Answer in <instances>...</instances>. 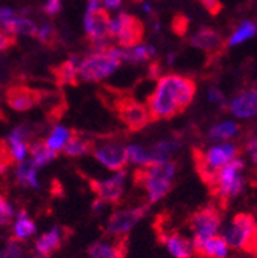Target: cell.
Segmentation results:
<instances>
[{
  "instance_id": "44",
  "label": "cell",
  "mask_w": 257,
  "mask_h": 258,
  "mask_svg": "<svg viewBox=\"0 0 257 258\" xmlns=\"http://www.w3.org/2000/svg\"><path fill=\"white\" fill-rule=\"evenodd\" d=\"M143 11H146V13L149 14V13L152 11V7H151L149 4H143Z\"/></svg>"
},
{
  "instance_id": "21",
  "label": "cell",
  "mask_w": 257,
  "mask_h": 258,
  "mask_svg": "<svg viewBox=\"0 0 257 258\" xmlns=\"http://www.w3.org/2000/svg\"><path fill=\"white\" fill-rule=\"evenodd\" d=\"M167 247L174 258H191L194 255L192 240L177 232L167 238Z\"/></svg>"
},
{
  "instance_id": "23",
  "label": "cell",
  "mask_w": 257,
  "mask_h": 258,
  "mask_svg": "<svg viewBox=\"0 0 257 258\" xmlns=\"http://www.w3.org/2000/svg\"><path fill=\"white\" fill-rule=\"evenodd\" d=\"M79 63L80 57L79 55H71L60 64V68L56 71L57 80L62 85H76L79 82L77 79V71H79Z\"/></svg>"
},
{
  "instance_id": "40",
  "label": "cell",
  "mask_w": 257,
  "mask_h": 258,
  "mask_svg": "<svg viewBox=\"0 0 257 258\" xmlns=\"http://www.w3.org/2000/svg\"><path fill=\"white\" fill-rule=\"evenodd\" d=\"M16 43V39L10 34H5V32L0 31V52L11 48Z\"/></svg>"
},
{
  "instance_id": "20",
  "label": "cell",
  "mask_w": 257,
  "mask_h": 258,
  "mask_svg": "<svg viewBox=\"0 0 257 258\" xmlns=\"http://www.w3.org/2000/svg\"><path fill=\"white\" fill-rule=\"evenodd\" d=\"M182 146L180 142L177 140H162V142H157L149 151V165L152 163H164V161H168Z\"/></svg>"
},
{
  "instance_id": "34",
  "label": "cell",
  "mask_w": 257,
  "mask_h": 258,
  "mask_svg": "<svg viewBox=\"0 0 257 258\" xmlns=\"http://www.w3.org/2000/svg\"><path fill=\"white\" fill-rule=\"evenodd\" d=\"M14 217V208L8 203V200L0 196V226L10 223Z\"/></svg>"
},
{
  "instance_id": "16",
  "label": "cell",
  "mask_w": 257,
  "mask_h": 258,
  "mask_svg": "<svg viewBox=\"0 0 257 258\" xmlns=\"http://www.w3.org/2000/svg\"><path fill=\"white\" fill-rule=\"evenodd\" d=\"M230 111L239 118H252L257 112V92L255 89L243 91L234 97L230 103Z\"/></svg>"
},
{
  "instance_id": "49",
  "label": "cell",
  "mask_w": 257,
  "mask_h": 258,
  "mask_svg": "<svg viewBox=\"0 0 257 258\" xmlns=\"http://www.w3.org/2000/svg\"><path fill=\"white\" fill-rule=\"evenodd\" d=\"M31 258H45V256H31Z\"/></svg>"
},
{
  "instance_id": "9",
  "label": "cell",
  "mask_w": 257,
  "mask_h": 258,
  "mask_svg": "<svg viewBox=\"0 0 257 258\" xmlns=\"http://www.w3.org/2000/svg\"><path fill=\"white\" fill-rule=\"evenodd\" d=\"M114 109L131 131H140L151 120L148 108L131 97H119L114 102Z\"/></svg>"
},
{
  "instance_id": "31",
  "label": "cell",
  "mask_w": 257,
  "mask_h": 258,
  "mask_svg": "<svg viewBox=\"0 0 257 258\" xmlns=\"http://www.w3.org/2000/svg\"><path fill=\"white\" fill-rule=\"evenodd\" d=\"M91 149V143L82 136H71L63 146V152L68 157H82Z\"/></svg>"
},
{
  "instance_id": "14",
  "label": "cell",
  "mask_w": 257,
  "mask_h": 258,
  "mask_svg": "<svg viewBox=\"0 0 257 258\" xmlns=\"http://www.w3.org/2000/svg\"><path fill=\"white\" fill-rule=\"evenodd\" d=\"M40 100V94L26 86H11L7 91V102L14 111L23 112L34 108Z\"/></svg>"
},
{
  "instance_id": "46",
  "label": "cell",
  "mask_w": 257,
  "mask_h": 258,
  "mask_svg": "<svg viewBox=\"0 0 257 258\" xmlns=\"http://www.w3.org/2000/svg\"><path fill=\"white\" fill-rule=\"evenodd\" d=\"M152 29H154V32H160V23H154V26H152Z\"/></svg>"
},
{
  "instance_id": "45",
  "label": "cell",
  "mask_w": 257,
  "mask_h": 258,
  "mask_svg": "<svg viewBox=\"0 0 257 258\" xmlns=\"http://www.w3.org/2000/svg\"><path fill=\"white\" fill-rule=\"evenodd\" d=\"M174 58H176V54H174V52H171V54L168 55V58H167V60H168L167 63H168V64H171V63L174 61Z\"/></svg>"
},
{
  "instance_id": "3",
  "label": "cell",
  "mask_w": 257,
  "mask_h": 258,
  "mask_svg": "<svg viewBox=\"0 0 257 258\" xmlns=\"http://www.w3.org/2000/svg\"><path fill=\"white\" fill-rule=\"evenodd\" d=\"M110 48L111 45L92 49L86 57L80 58L77 71V79L80 82H100L119 70L122 61L111 54Z\"/></svg>"
},
{
  "instance_id": "7",
  "label": "cell",
  "mask_w": 257,
  "mask_h": 258,
  "mask_svg": "<svg viewBox=\"0 0 257 258\" xmlns=\"http://www.w3.org/2000/svg\"><path fill=\"white\" fill-rule=\"evenodd\" d=\"M143 32L145 28L142 22L128 13H119L110 20L108 25V36L114 37L120 48H131L139 45L143 39Z\"/></svg>"
},
{
  "instance_id": "30",
  "label": "cell",
  "mask_w": 257,
  "mask_h": 258,
  "mask_svg": "<svg viewBox=\"0 0 257 258\" xmlns=\"http://www.w3.org/2000/svg\"><path fill=\"white\" fill-rule=\"evenodd\" d=\"M237 133H239V124L236 121H223L211 127L210 139L217 142H225L237 136Z\"/></svg>"
},
{
  "instance_id": "8",
  "label": "cell",
  "mask_w": 257,
  "mask_h": 258,
  "mask_svg": "<svg viewBox=\"0 0 257 258\" xmlns=\"http://www.w3.org/2000/svg\"><path fill=\"white\" fill-rule=\"evenodd\" d=\"M110 14L100 7L99 2H88L86 14L83 17V26L88 39L92 42V49H100L108 46V25Z\"/></svg>"
},
{
  "instance_id": "5",
  "label": "cell",
  "mask_w": 257,
  "mask_h": 258,
  "mask_svg": "<svg viewBox=\"0 0 257 258\" xmlns=\"http://www.w3.org/2000/svg\"><path fill=\"white\" fill-rule=\"evenodd\" d=\"M243 168H245L243 160L236 157L230 163H227L217 171V175L211 187H213V192L222 200V203L237 197L242 192L245 186V178L242 175Z\"/></svg>"
},
{
  "instance_id": "10",
  "label": "cell",
  "mask_w": 257,
  "mask_h": 258,
  "mask_svg": "<svg viewBox=\"0 0 257 258\" xmlns=\"http://www.w3.org/2000/svg\"><path fill=\"white\" fill-rule=\"evenodd\" d=\"M189 228L194 232L192 243H200L213 235H217L220 228V212L213 205L197 211L189 220Z\"/></svg>"
},
{
  "instance_id": "11",
  "label": "cell",
  "mask_w": 257,
  "mask_h": 258,
  "mask_svg": "<svg viewBox=\"0 0 257 258\" xmlns=\"http://www.w3.org/2000/svg\"><path fill=\"white\" fill-rule=\"evenodd\" d=\"M92 154L110 171H122L128 163L126 148L116 142L97 145L94 148Z\"/></svg>"
},
{
  "instance_id": "24",
  "label": "cell",
  "mask_w": 257,
  "mask_h": 258,
  "mask_svg": "<svg viewBox=\"0 0 257 258\" xmlns=\"http://www.w3.org/2000/svg\"><path fill=\"white\" fill-rule=\"evenodd\" d=\"M28 151L31 154V163H33L37 169L49 165L51 161L57 157V152L51 151L45 142H34L28 146Z\"/></svg>"
},
{
  "instance_id": "26",
  "label": "cell",
  "mask_w": 257,
  "mask_h": 258,
  "mask_svg": "<svg viewBox=\"0 0 257 258\" xmlns=\"http://www.w3.org/2000/svg\"><path fill=\"white\" fill-rule=\"evenodd\" d=\"M36 231H37L36 223L29 218L26 211H20L14 223V238L19 241H23L29 238L31 235H34Z\"/></svg>"
},
{
  "instance_id": "19",
  "label": "cell",
  "mask_w": 257,
  "mask_h": 258,
  "mask_svg": "<svg viewBox=\"0 0 257 258\" xmlns=\"http://www.w3.org/2000/svg\"><path fill=\"white\" fill-rule=\"evenodd\" d=\"M189 43L197 49L211 52V51L220 49L223 45V40L217 31H214L211 28H203L189 39Z\"/></svg>"
},
{
  "instance_id": "41",
  "label": "cell",
  "mask_w": 257,
  "mask_h": 258,
  "mask_svg": "<svg viewBox=\"0 0 257 258\" xmlns=\"http://www.w3.org/2000/svg\"><path fill=\"white\" fill-rule=\"evenodd\" d=\"M173 28L176 32H179V34H185V31L188 29V19L186 17H176V20L173 22Z\"/></svg>"
},
{
  "instance_id": "42",
  "label": "cell",
  "mask_w": 257,
  "mask_h": 258,
  "mask_svg": "<svg viewBox=\"0 0 257 258\" xmlns=\"http://www.w3.org/2000/svg\"><path fill=\"white\" fill-rule=\"evenodd\" d=\"M16 17V11L10 7H0V25H4L5 22L11 20Z\"/></svg>"
},
{
  "instance_id": "33",
  "label": "cell",
  "mask_w": 257,
  "mask_h": 258,
  "mask_svg": "<svg viewBox=\"0 0 257 258\" xmlns=\"http://www.w3.org/2000/svg\"><path fill=\"white\" fill-rule=\"evenodd\" d=\"M126 155H128V161H133L136 165L140 166H146L149 165V155L148 151L139 145H130L126 148Z\"/></svg>"
},
{
  "instance_id": "29",
  "label": "cell",
  "mask_w": 257,
  "mask_h": 258,
  "mask_svg": "<svg viewBox=\"0 0 257 258\" xmlns=\"http://www.w3.org/2000/svg\"><path fill=\"white\" fill-rule=\"evenodd\" d=\"M89 255L99 258H125L123 243L120 244H108V243H95L89 247Z\"/></svg>"
},
{
  "instance_id": "13",
  "label": "cell",
  "mask_w": 257,
  "mask_h": 258,
  "mask_svg": "<svg viewBox=\"0 0 257 258\" xmlns=\"http://www.w3.org/2000/svg\"><path fill=\"white\" fill-rule=\"evenodd\" d=\"M125 171H117L113 177L102 181H92V189L97 194V199L108 203H116L120 200L125 189Z\"/></svg>"
},
{
  "instance_id": "2",
  "label": "cell",
  "mask_w": 257,
  "mask_h": 258,
  "mask_svg": "<svg viewBox=\"0 0 257 258\" xmlns=\"http://www.w3.org/2000/svg\"><path fill=\"white\" fill-rule=\"evenodd\" d=\"M176 175V163L171 160L164 163L146 165L142 169L136 171L134 180L137 184L143 186L149 203H156L162 200L171 190L173 178Z\"/></svg>"
},
{
  "instance_id": "1",
  "label": "cell",
  "mask_w": 257,
  "mask_h": 258,
  "mask_svg": "<svg viewBox=\"0 0 257 258\" xmlns=\"http://www.w3.org/2000/svg\"><path fill=\"white\" fill-rule=\"evenodd\" d=\"M197 91L196 82L179 74L160 76L154 91L148 97L151 120H167L186 109Z\"/></svg>"
},
{
  "instance_id": "4",
  "label": "cell",
  "mask_w": 257,
  "mask_h": 258,
  "mask_svg": "<svg viewBox=\"0 0 257 258\" xmlns=\"http://www.w3.org/2000/svg\"><path fill=\"white\" fill-rule=\"evenodd\" d=\"M239 154V148L234 143H220L210 148L207 152H196V166L205 183L210 186L214 183L217 171L234 160Z\"/></svg>"
},
{
  "instance_id": "32",
  "label": "cell",
  "mask_w": 257,
  "mask_h": 258,
  "mask_svg": "<svg viewBox=\"0 0 257 258\" xmlns=\"http://www.w3.org/2000/svg\"><path fill=\"white\" fill-rule=\"evenodd\" d=\"M70 137H71V133L68 131L67 127H63V126H56V127L53 129V131H51L49 137L45 140V145H46L51 151L57 152V151L63 149V146H65V143L68 142Z\"/></svg>"
},
{
  "instance_id": "48",
  "label": "cell",
  "mask_w": 257,
  "mask_h": 258,
  "mask_svg": "<svg viewBox=\"0 0 257 258\" xmlns=\"http://www.w3.org/2000/svg\"><path fill=\"white\" fill-rule=\"evenodd\" d=\"M89 258H99V256H94V255H89Z\"/></svg>"
},
{
  "instance_id": "17",
  "label": "cell",
  "mask_w": 257,
  "mask_h": 258,
  "mask_svg": "<svg viewBox=\"0 0 257 258\" xmlns=\"http://www.w3.org/2000/svg\"><path fill=\"white\" fill-rule=\"evenodd\" d=\"M192 249L200 258H227L228 255V244L220 235H213L200 243H192Z\"/></svg>"
},
{
  "instance_id": "18",
  "label": "cell",
  "mask_w": 257,
  "mask_h": 258,
  "mask_svg": "<svg viewBox=\"0 0 257 258\" xmlns=\"http://www.w3.org/2000/svg\"><path fill=\"white\" fill-rule=\"evenodd\" d=\"M39 26L34 20L28 17H13L11 20L0 25V31L10 36H28V37H36Z\"/></svg>"
},
{
  "instance_id": "47",
  "label": "cell",
  "mask_w": 257,
  "mask_h": 258,
  "mask_svg": "<svg viewBox=\"0 0 257 258\" xmlns=\"http://www.w3.org/2000/svg\"><path fill=\"white\" fill-rule=\"evenodd\" d=\"M89 2H99V4H100V2H102V0H89Z\"/></svg>"
},
{
  "instance_id": "6",
  "label": "cell",
  "mask_w": 257,
  "mask_h": 258,
  "mask_svg": "<svg viewBox=\"0 0 257 258\" xmlns=\"http://www.w3.org/2000/svg\"><path fill=\"white\" fill-rule=\"evenodd\" d=\"M255 232L257 226L254 217L249 214H237L227 228V231H225L223 238L230 247L254 253L257 241Z\"/></svg>"
},
{
  "instance_id": "28",
  "label": "cell",
  "mask_w": 257,
  "mask_h": 258,
  "mask_svg": "<svg viewBox=\"0 0 257 258\" xmlns=\"http://www.w3.org/2000/svg\"><path fill=\"white\" fill-rule=\"evenodd\" d=\"M257 32V26L252 20H243L240 25L231 32V36L228 39V46H237L249 39H252Z\"/></svg>"
},
{
  "instance_id": "35",
  "label": "cell",
  "mask_w": 257,
  "mask_h": 258,
  "mask_svg": "<svg viewBox=\"0 0 257 258\" xmlns=\"http://www.w3.org/2000/svg\"><path fill=\"white\" fill-rule=\"evenodd\" d=\"M36 37H37L42 43L49 45V43L54 40V37H56V29H54V26H53L51 23H43V25L37 29Z\"/></svg>"
},
{
  "instance_id": "27",
  "label": "cell",
  "mask_w": 257,
  "mask_h": 258,
  "mask_svg": "<svg viewBox=\"0 0 257 258\" xmlns=\"http://www.w3.org/2000/svg\"><path fill=\"white\" fill-rule=\"evenodd\" d=\"M16 178L22 186H31V187H39L37 180V168L31 163V160H23L19 163L16 169Z\"/></svg>"
},
{
  "instance_id": "39",
  "label": "cell",
  "mask_w": 257,
  "mask_h": 258,
  "mask_svg": "<svg viewBox=\"0 0 257 258\" xmlns=\"http://www.w3.org/2000/svg\"><path fill=\"white\" fill-rule=\"evenodd\" d=\"M200 4L213 14V16H216V14H219L220 13V10H222V4H220V0H200Z\"/></svg>"
},
{
  "instance_id": "22",
  "label": "cell",
  "mask_w": 257,
  "mask_h": 258,
  "mask_svg": "<svg viewBox=\"0 0 257 258\" xmlns=\"http://www.w3.org/2000/svg\"><path fill=\"white\" fill-rule=\"evenodd\" d=\"M62 244V229L53 228L51 231L45 232L36 241V250L42 256H49L54 250H57Z\"/></svg>"
},
{
  "instance_id": "25",
  "label": "cell",
  "mask_w": 257,
  "mask_h": 258,
  "mask_svg": "<svg viewBox=\"0 0 257 258\" xmlns=\"http://www.w3.org/2000/svg\"><path fill=\"white\" fill-rule=\"evenodd\" d=\"M156 55V48L151 45H134L131 48H123L122 52V61H130V63H142V61H148L149 58H152Z\"/></svg>"
},
{
  "instance_id": "37",
  "label": "cell",
  "mask_w": 257,
  "mask_h": 258,
  "mask_svg": "<svg viewBox=\"0 0 257 258\" xmlns=\"http://www.w3.org/2000/svg\"><path fill=\"white\" fill-rule=\"evenodd\" d=\"M208 100L211 103H217V105H225V97L223 92L216 88V86H210L208 88Z\"/></svg>"
},
{
  "instance_id": "12",
  "label": "cell",
  "mask_w": 257,
  "mask_h": 258,
  "mask_svg": "<svg viewBox=\"0 0 257 258\" xmlns=\"http://www.w3.org/2000/svg\"><path fill=\"white\" fill-rule=\"evenodd\" d=\"M145 214H146L145 206L114 212L108 221V234L116 235V237L126 235L145 217Z\"/></svg>"
},
{
  "instance_id": "43",
  "label": "cell",
  "mask_w": 257,
  "mask_h": 258,
  "mask_svg": "<svg viewBox=\"0 0 257 258\" xmlns=\"http://www.w3.org/2000/svg\"><path fill=\"white\" fill-rule=\"evenodd\" d=\"M102 2H104V10L111 11V10H119L123 0H102Z\"/></svg>"
},
{
  "instance_id": "36",
  "label": "cell",
  "mask_w": 257,
  "mask_h": 258,
  "mask_svg": "<svg viewBox=\"0 0 257 258\" xmlns=\"http://www.w3.org/2000/svg\"><path fill=\"white\" fill-rule=\"evenodd\" d=\"M20 256H22V247L14 240L8 241L7 246L0 250V258H20Z\"/></svg>"
},
{
  "instance_id": "15",
  "label": "cell",
  "mask_w": 257,
  "mask_h": 258,
  "mask_svg": "<svg viewBox=\"0 0 257 258\" xmlns=\"http://www.w3.org/2000/svg\"><path fill=\"white\" fill-rule=\"evenodd\" d=\"M31 137V129L26 124L16 126L8 136V151L13 160H17L19 163L26 158L28 154V139Z\"/></svg>"
},
{
  "instance_id": "38",
  "label": "cell",
  "mask_w": 257,
  "mask_h": 258,
  "mask_svg": "<svg viewBox=\"0 0 257 258\" xmlns=\"http://www.w3.org/2000/svg\"><path fill=\"white\" fill-rule=\"evenodd\" d=\"M43 11L48 16H57L62 11V0H46L43 5Z\"/></svg>"
}]
</instances>
